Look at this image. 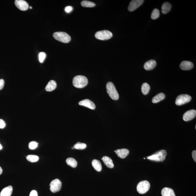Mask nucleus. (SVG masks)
Returning <instances> with one entry per match:
<instances>
[{
	"mask_svg": "<svg viewBox=\"0 0 196 196\" xmlns=\"http://www.w3.org/2000/svg\"><path fill=\"white\" fill-rule=\"evenodd\" d=\"M88 79L86 76L78 75L74 77L73 84L75 87L79 88H82L87 86Z\"/></svg>",
	"mask_w": 196,
	"mask_h": 196,
	"instance_id": "obj_1",
	"label": "nucleus"
},
{
	"mask_svg": "<svg viewBox=\"0 0 196 196\" xmlns=\"http://www.w3.org/2000/svg\"><path fill=\"white\" fill-rule=\"evenodd\" d=\"M106 88L108 94L112 99L114 100H118L119 94L113 83L111 82L108 83L106 85Z\"/></svg>",
	"mask_w": 196,
	"mask_h": 196,
	"instance_id": "obj_2",
	"label": "nucleus"
},
{
	"mask_svg": "<svg viewBox=\"0 0 196 196\" xmlns=\"http://www.w3.org/2000/svg\"><path fill=\"white\" fill-rule=\"evenodd\" d=\"M53 37L56 40L63 43H68L71 40L70 36L66 33L63 32H55L53 34Z\"/></svg>",
	"mask_w": 196,
	"mask_h": 196,
	"instance_id": "obj_3",
	"label": "nucleus"
},
{
	"mask_svg": "<svg viewBox=\"0 0 196 196\" xmlns=\"http://www.w3.org/2000/svg\"><path fill=\"white\" fill-rule=\"evenodd\" d=\"M167 155V152L166 150H162L151 156L147 157V158L153 161L162 162L165 160Z\"/></svg>",
	"mask_w": 196,
	"mask_h": 196,
	"instance_id": "obj_4",
	"label": "nucleus"
},
{
	"mask_svg": "<svg viewBox=\"0 0 196 196\" xmlns=\"http://www.w3.org/2000/svg\"><path fill=\"white\" fill-rule=\"evenodd\" d=\"M95 37L100 40H107L110 39L113 36V34L108 30H103L98 31L95 34Z\"/></svg>",
	"mask_w": 196,
	"mask_h": 196,
	"instance_id": "obj_5",
	"label": "nucleus"
},
{
	"mask_svg": "<svg viewBox=\"0 0 196 196\" xmlns=\"http://www.w3.org/2000/svg\"><path fill=\"white\" fill-rule=\"evenodd\" d=\"M150 186V184L149 181H142L138 184L137 187V191L140 194H144L149 191Z\"/></svg>",
	"mask_w": 196,
	"mask_h": 196,
	"instance_id": "obj_6",
	"label": "nucleus"
},
{
	"mask_svg": "<svg viewBox=\"0 0 196 196\" xmlns=\"http://www.w3.org/2000/svg\"><path fill=\"white\" fill-rule=\"evenodd\" d=\"M191 96L186 94H182L179 95L176 98L175 104L177 106L186 104L189 103L191 100Z\"/></svg>",
	"mask_w": 196,
	"mask_h": 196,
	"instance_id": "obj_7",
	"label": "nucleus"
},
{
	"mask_svg": "<svg viewBox=\"0 0 196 196\" xmlns=\"http://www.w3.org/2000/svg\"><path fill=\"white\" fill-rule=\"evenodd\" d=\"M62 183L59 179L53 180L50 184V189L52 193L57 192L60 190L62 187Z\"/></svg>",
	"mask_w": 196,
	"mask_h": 196,
	"instance_id": "obj_8",
	"label": "nucleus"
},
{
	"mask_svg": "<svg viewBox=\"0 0 196 196\" xmlns=\"http://www.w3.org/2000/svg\"><path fill=\"white\" fill-rule=\"evenodd\" d=\"M144 1L143 0H133L131 1L128 8L129 11L131 12L134 11L141 5Z\"/></svg>",
	"mask_w": 196,
	"mask_h": 196,
	"instance_id": "obj_9",
	"label": "nucleus"
},
{
	"mask_svg": "<svg viewBox=\"0 0 196 196\" xmlns=\"http://www.w3.org/2000/svg\"><path fill=\"white\" fill-rule=\"evenodd\" d=\"M196 116V111L191 109L186 112L183 115V120L185 121H188L194 119Z\"/></svg>",
	"mask_w": 196,
	"mask_h": 196,
	"instance_id": "obj_10",
	"label": "nucleus"
},
{
	"mask_svg": "<svg viewBox=\"0 0 196 196\" xmlns=\"http://www.w3.org/2000/svg\"><path fill=\"white\" fill-rule=\"evenodd\" d=\"M15 4L17 8L22 11H26L29 8L27 3L23 0H16Z\"/></svg>",
	"mask_w": 196,
	"mask_h": 196,
	"instance_id": "obj_11",
	"label": "nucleus"
},
{
	"mask_svg": "<svg viewBox=\"0 0 196 196\" xmlns=\"http://www.w3.org/2000/svg\"><path fill=\"white\" fill-rule=\"evenodd\" d=\"M79 104L80 106H86L90 109L94 110L96 108V106L93 102L89 99H85L79 102Z\"/></svg>",
	"mask_w": 196,
	"mask_h": 196,
	"instance_id": "obj_12",
	"label": "nucleus"
},
{
	"mask_svg": "<svg viewBox=\"0 0 196 196\" xmlns=\"http://www.w3.org/2000/svg\"><path fill=\"white\" fill-rule=\"evenodd\" d=\"M194 64L191 62L184 61L182 62L180 64V68L183 70H189L193 69Z\"/></svg>",
	"mask_w": 196,
	"mask_h": 196,
	"instance_id": "obj_13",
	"label": "nucleus"
},
{
	"mask_svg": "<svg viewBox=\"0 0 196 196\" xmlns=\"http://www.w3.org/2000/svg\"><path fill=\"white\" fill-rule=\"evenodd\" d=\"M157 65V62L154 60L147 61L145 63L144 65V68L145 70L150 71L154 69Z\"/></svg>",
	"mask_w": 196,
	"mask_h": 196,
	"instance_id": "obj_14",
	"label": "nucleus"
},
{
	"mask_svg": "<svg viewBox=\"0 0 196 196\" xmlns=\"http://www.w3.org/2000/svg\"><path fill=\"white\" fill-rule=\"evenodd\" d=\"M118 157L120 158L123 159L128 155L129 153V150L126 149H118L114 151Z\"/></svg>",
	"mask_w": 196,
	"mask_h": 196,
	"instance_id": "obj_15",
	"label": "nucleus"
},
{
	"mask_svg": "<svg viewBox=\"0 0 196 196\" xmlns=\"http://www.w3.org/2000/svg\"><path fill=\"white\" fill-rule=\"evenodd\" d=\"M162 196H175L174 190L172 189L164 187L162 190Z\"/></svg>",
	"mask_w": 196,
	"mask_h": 196,
	"instance_id": "obj_16",
	"label": "nucleus"
},
{
	"mask_svg": "<svg viewBox=\"0 0 196 196\" xmlns=\"http://www.w3.org/2000/svg\"><path fill=\"white\" fill-rule=\"evenodd\" d=\"M12 191L13 188L12 186H8L2 190L0 194V196H11L12 194Z\"/></svg>",
	"mask_w": 196,
	"mask_h": 196,
	"instance_id": "obj_17",
	"label": "nucleus"
},
{
	"mask_svg": "<svg viewBox=\"0 0 196 196\" xmlns=\"http://www.w3.org/2000/svg\"><path fill=\"white\" fill-rule=\"evenodd\" d=\"M101 159L104 162L105 165L108 168L112 169L114 167L113 160L110 157H107V156H103Z\"/></svg>",
	"mask_w": 196,
	"mask_h": 196,
	"instance_id": "obj_18",
	"label": "nucleus"
},
{
	"mask_svg": "<svg viewBox=\"0 0 196 196\" xmlns=\"http://www.w3.org/2000/svg\"><path fill=\"white\" fill-rule=\"evenodd\" d=\"M56 82L54 80H51L45 87V90L48 92L52 91L56 88Z\"/></svg>",
	"mask_w": 196,
	"mask_h": 196,
	"instance_id": "obj_19",
	"label": "nucleus"
},
{
	"mask_svg": "<svg viewBox=\"0 0 196 196\" xmlns=\"http://www.w3.org/2000/svg\"><path fill=\"white\" fill-rule=\"evenodd\" d=\"M165 95L163 93H160L156 95L153 98L152 101L153 103H159L162 100H164L165 98Z\"/></svg>",
	"mask_w": 196,
	"mask_h": 196,
	"instance_id": "obj_20",
	"label": "nucleus"
},
{
	"mask_svg": "<svg viewBox=\"0 0 196 196\" xmlns=\"http://www.w3.org/2000/svg\"><path fill=\"white\" fill-rule=\"evenodd\" d=\"M171 8V4L169 2L164 3L162 5V12L163 14H167L169 12Z\"/></svg>",
	"mask_w": 196,
	"mask_h": 196,
	"instance_id": "obj_21",
	"label": "nucleus"
},
{
	"mask_svg": "<svg viewBox=\"0 0 196 196\" xmlns=\"http://www.w3.org/2000/svg\"><path fill=\"white\" fill-rule=\"evenodd\" d=\"M92 165L97 171L100 172L102 170L101 163L99 160L95 159L92 161Z\"/></svg>",
	"mask_w": 196,
	"mask_h": 196,
	"instance_id": "obj_22",
	"label": "nucleus"
},
{
	"mask_svg": "<svg viewBox=\"0 0 196 196\" xmlns=\"http://www.w3.org/2000/svg\"><path fill=\"white\" fill-rule=\"evenodd\" d=\"M66 162L68 165L73 167V168H75L77 166V162L75 159L72 158H68L66 159Z\"/></svg>",
	"mask_w": 196,
	"mask_h": 196,
	"instance_id": "obj_23",
	"label": "nucleus"
},
{
	"mask_svg": "<svg viewBox=\"0 0 196 196\" xmlns=\"http://www.w3.org/2000/svg\"><path fill=\"white\" fill-rule=\"evenodd\" d=\"M150 86L147 83H143L141 87L142 93L144 95H147L148 94L150 90Z\"/></svg>",
	"mask_w": 196,
	"mask_h": 196,
	"instance_id": "obj_24",
	"label": "nucleus"
},
{
	"mask_svg": "<svg viewBox=\"0 0 196 196\" xmlns=\"http://www.w3.org/2000/svg\"><path fill=\"white\" fill-rule=\"evenodd\" d=\"M82 6L86 8H93L96 5L94 3L87 1H84L81 2Z\"/></svg>",
	"mask_w": 196,
	"mask_h": 196,
	"instance_id": "obj_25",
	"label": "nucleus"
},
{
	"mask_svg": "<svg viewBox=\"0 0 196 196\" xmlns=\"http://www.w3.org/2000/svg\"><path fill=\"white\" fill-rule=\"evenodd\" d=\"M27 160L31 162H35L38 161L39 160V157L38 156L34 155H29L27 156Z\"/></svg>",
	"mask_w": 196,
	"mask_h": 196,
	"instance_id": "obj_26",
	"label": "nucleus"
},
{
	"mask_svg": "<svg viewBox=\"0 0 196 196\" xmlns=\"http://www.w3.org/2000/svg\"><path fill=\"white\" fill-rule=\"evenodd\" d=\"M86 143H81L78 142L74 145V148L78 150H83L86 149Z\"/></svg>",
	"mask_w": 196,
	"mask_h": 196,
	"instance_id": "obj_27",
	"label": "nucleus"
},
{
	"mask_svg": "<svg viewBox=\"0 0 196 196\" xmlns=\"http://www.w3.org/2000/svg\"><path fill=\"white\" fill-rule=\"evenodd\" d=\"M160 11L158 9L156 8L153 10L152 12L151 17V19L153 20L157 19L160 16Z\"/></svg>",
	"mask_w": 196,
	"mask_h": 196,
	"instance_id": "obj_28",
	"label": "nucleus"
},
{
	"mask_svg": "<svg viewBox=\"0 0 196 196\" xmlns=\"http://www.w3.org/2000/svg\"><path fill=\"white\" fill-rule=\"evenodd\" d=\"M46 53L44 52H40L39 54L38 55V57H39V60L40 62V63H42L44 60H45V58H46Z\"/></svg>",
	"mask_w": 196,
	"mask_h": 196,
	"instance_id": "obj_29",
	"label": "nucleus"
},
{
	"mask_svg": "<svg viewBox=\"0 0 196 196\" xmlns=\"http://www.w3.org/2000/svg\"><path fill=\"white\" fill-rule=\"evenodd\" d=\"M38 143L35 141L30 142L29 144V147L30 149L34 150L37 147Z\"/></svg>",
	"mask_w": 196,
	"mask_h": 196,
	"instance_id": "obj_30",
	"label": "nucleus"
},
{
	"mask_svg": "<svg viewBox=\"0 0 196 196\" xmlns=\"http://www.w3.org/2000/svg\"><path fill=\"white\" fill-rule=\"evenodd\" d=\"M6 124L4 120L0 119V128L3 129L5 127Z\"/></svg>",
	"mask_w": 196,
	"mask_h": 196,
	"instance_id": "obj_31",
	"label": "nucleus"
},
{
	"mask_svg": "<svg viewBox=\"0 0 196 196\" xmlns=\"http://www.w3.org/2000/svg\"><path fill=\"white\" fill-rule=\"evenodd\" d=\"M73 10V8L71 6H68L66 7H65V12L68 13H70Z\"/></svg>",
	"mask_w": 196,
	"mask_h": 196,
	"instance_id": "obj_32",
	"label": "nucleus"
},
{
	"mask_svg": "<svg viewBox=\"0 0 196 196\" xmlns=\"http://www.w3.org/2000/svg\"><path fill=\"white\" fill-rule=\"evenodd\" d=\"M5 85V81L2 79H0V90L3 88Z\"/></svg>",
	"mask_w": 196,
	"mask_h": 196,
	"instance_id": "obj_33",
	"label": "nucleus"
},
{
	"mask_svg": "<svg viewBox=\"0 0 196 196\" xmlns=\"http://www.w3.org/2000/svg\"><path fill=\"white\" fill-rule=\"evenodd\" d=\"M29 196H38L37 192L35 190H32L30 193Z\"/></svg>",
	"mask_w": 196,
	"mask_h": 196,
	"instance_id": "obj_34",
	"label": "nucleus"
},
{
	"mask_svg": "<svg viewBox=\"0 0 196 196\" xmlns=\"http://www.w3.org/2000/svg\"><path fill=\"white\" fill-rule=\"evenodd\" d=\"M192 155L193 159H194V160L195 162H196V150H194L192 152Z\"/></svg>",
	"mask_w": 196,
	"mask_h": 196,
	"instance_id": "obj_35",
	"label": "nucleus"
},
{
	"mask_svg": "<svg viewBox=\"0 0 196 196\" xmlns=\"http://www.w3.org/2000/svg\"><path fill=\"white\" fill-rule=\"evenodd\" d=\"M2 172H3L2 169V168H1V167H0V175H1V174H2Z\"/></svg>",
	"mask_w": 196,
	"mask_h": 196,
	"instance_id": "obj_36",
	"label": "nucleus"
},
{
	"mask_svg": "<svg viewBox=\"0 0 196 196\" xmlns=\"http://www.w3.org/2000/svg\"><path fill=\"white\" fill-rule=\"evenodd\" d=\"M2 145H1V143H0V150H2Z\"/></svg>",
	"mask_w": 196,
	"mask_h": 196,
	"instance_id": "obj_37",
	"label": "nucleus"
},
{
	"mask_svg": "<svg viewBox=\"0 0 196 196\" xmlns=\"http://www.w3.org/2000/svg\"><path fill=\"white\" fill-rule=\"evenodd\" d=\"M29 8H30V9H32V7H30Z\"/></svg>",
	"mask_w": 196,
	"mask_h": 196,
	"instance_id": "obj_38",
	"label": "nucleus"
},
{
	"mask_svg": "<svg viewBox=\"0 0 196 196\" xmlns=\"http://www.w3.org/2000/svg\"><path fill=\"white\" fill-rule=\"evenodd\" d=\"M74 149V147H72V149Z\"/></svg>",
	"mask_w": 196,
	"mask_h": 196,
	"instance_id": "obj_39",
	"label": "nucleus"
}]
</instances>
